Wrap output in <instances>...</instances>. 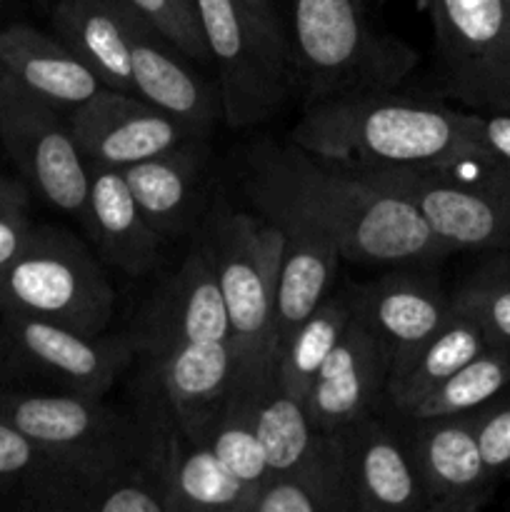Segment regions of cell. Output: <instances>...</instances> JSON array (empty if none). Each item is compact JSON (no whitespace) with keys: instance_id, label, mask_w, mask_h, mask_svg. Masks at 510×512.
<instances>
[{"instance_id":"1","label":"cell","mask_w":510,"mask_h":512,"mask_svg":"<svg viewBox=\"0 0 510 512\" xmlns=\"http://www.w3.org/2000/svg\"><path fill=\"white\" fill-rule=\"evenodd\" d=\"M243 190L265 220L328 238L345 260L400 265L450 255L413 205L295 143L250 148Z\"/></svg>"},{"instance_id":"2","label":"cell","mask_w":510,"mask_h":512,"mask_svg":"<svg viewBox=\"0 0 510 512\" xmlns=\"http://www.w3.org/2000/svg\"><path fill=\"white\" fill-rule=\"evenodd\" d=\"M290 140L345 165H428L483 148L473 133V110L395 90L308 105Z\"/></svg>"},{"instance_id":"3","label":"cell","mask_w":510,"mask_h":512,"mask_svg":"<svg viewBox=\"0 0 510 512\" xmlns=\"http://www.w3.org/2000/svg\"><path fill=\"white\" fill-rule=\"evenodd\" d=\"M348 168L413 205L450 253L510 250V160L503 155L478 148L428 165Z\"/></svg>"},{"instance_id":"4","label":"cell","mask_w":510,"mask_h":512,"mask_svg":"<svg viewBox=\"0 0 510 512\" xmlns=\"http://www.w3.org/2000/svg\"><path fill=\"white\" fill-rule=\"evenodd\" d=\"M288 43L305 105L395 90L415 60L370 28L365 0H290Z\"/></svg>"},{"instance_id":"5","label":"cell","mask_w":510,"mask_h":512,"mask_svg":"<svg viewBox=\"0 0 510 512\" xmlns=\"http://www.w3.org/2000/svg\"><path fill=\"white\" fill-rule=\"evenodd\" d=\"M195 5L218 73L225 125L240 130L273 118L298 90L283 30L265 23L245 0H195Z\"/></svg>"},{"instance_id":"6","label":"cell","mask_w":510,"mask_h":512,"mask_svg":"<svg viewBox=\"0 0 510 512\" xmlns=\"http://www.w3.org/2000/svg\"><path fill=\"white\" fill-rule=\"evenodd\" d=\"M113 308V285L90 250L68 230L33 228L23 250L0 268L3 313L103 333Z\"/></svg>"},{"instance_id":"7","label":"cell","mask_w":510,"mask_h":512,"mask_svg":"<svg viewBox=\"0 0 510 512\" xmlns=\"http://www.w3.org/2000/svg\"><path fill=\"white\" fill-rule=\"evenodd\" d=\"M283 243V228L263 215L238 210L220 213L203 243L228 310L238 365L243 368L275 365L273 310Z\"/></svg>"},{"instance_id":"8","label":"cell","mask_w":510,"mask_h":512,"mask_svg":"<svg viewBox=\"0 0 510 512\" xmlns=\"http://www.w3.org/2000/svg\"><path fill=\"white\" fill-rule=\"evenodd\" d=\"M445 93L475 113H510V0H423Z\"/></svg>"},{"instance_id":"9","label":"cell","mask_w":510,"mask_h":512,"mask_svg":"<svg viewBox=\"0 0 510 512\" xmlns=\"http://www.w3.org/2000/svg\"><path fill=\"white\" fill-rule=\"evenodd\" d=\"M0 145L40 198L85 225L88 163L75 143L68 113L8 75L0 85Z\"/></svg>"},{"instance_id":"10","label":"cell","mask_w":510,"mask_h":512,"mask_svg":"<svg viewBox=\"0 0 510 512\" xmlns=\"http://www.w3.org/2000/svg\"><path fill=\"white\" fill-rule=\"evenodd\" d=\"M0 418L50 455L90 460L148 458L150 438L138 423L80 393L0 390Z\"/></svg>"},{"instance_id":"11","label":"cell","mask_w":510,"mask_h":512,"mask_svg":"<svg viewBox=\"0 0 510 512\" xmlns=\"http://www.w3.org/2000/svg\"><path fill=\"white\" fill-rule=\"evenodd\" d=\"M128 335L135 350L148 358H158L180 345L233 340L223 293L205 245H195L180 268L155 290Z\"/></svg>"},{"instance_id":"12","label":"cell","mask_w":510,"mask_h":512,"mask_svg":"<svg viewBox=\"0 0 510 512\" xmlns=\"http://www.w3.org/2000/svg\"><path fill=\"white\" fill-rule=\"evenodd\" d=\"M68 120L85 163L105 168H125L168 153L188 140H198L173 115L140 95L105 85L93 98L70 110Z\"/></svg>"},{"instance_id":"13","label":"cell","mask_w":510,"mask_h":512,"mask_svg":"<svg viewBox=\"0 0 510 512\" xmlns=\"http://www.w3.org/2000/svg\"><path fill=\"white\" fill-rule=\"evenodd\" d=\"M3 320L20 358L70 393L103 398L138 355L128 333L108 338L15 313H3Z\"/></svg>"},{"instance_id":"14","label":"cell","mask_w":510,"mask_h":512,"mask_svg":"<svg viewBox=\"0 0 510 512\" xmlns=\"http://www.w3.org/2000/svg\"><path fill=\"white\" fill-rule=\"evenodd\" d=\"M410 440L425 512H478L490 503L498 478L480 453L475 413L413 420Z\"/></svg>"},{"instance_id":"15","label":"cell","mask_w":510,"mask_h":512,"mask_svg":"<svg viewBox=\"0 0 510 512\" xmlns=\"http://www.w3.org/2000/svg\"><path fill=\"white\" fill-rule=\"evenodd\" d=\"M388 373L390 358L383 343L353 313L303 398L310 423L333 433L370 415L383 400Z\"/></svg>"},{"instance_id":"16","label":"cell","mask_w":510,"mask_h":512,"mask_svg":"<svg viewBox=\"0 0 510 512\" xmlns=\"http://www.w3.org/2000/svg\"><path fill=\"white\" fill-rule=\"evenodd\" d=\"M128 43L133 93L173 115L193 138L208 135L210 128L223 118V108L218 88L195 70V60L133 8L128 18Z\"/></svg>"},{"instance_id":"17","label":"cell","mask_w":510,"mask_h":512,"mask_svg":"<svg viewBox=\"0 0 510 512\" xmlns=\"http://www.w3.org/2000/svg\"><path fill=\"white\" fill-rule=\"evenodd\" d=\"M340 430L348 445L355 512H425L410 433H398L373 413Z\"/></svg>"},{"instance_id":"18","label":"cell","mask_w":510,"mask_h":512,"mask_svg":"<svg viewBox=\"0 0 510 512\" xmlns=\"http://www.w3.org/2000/svg\"><path fill=\"white\" fill-rule=\"evenodd\" d=\"M355 315L373 330L390 370L408 360L453 313V295L430 275L388 273L353 288Z\"/></svg>"},{"instance_id":"19","label":"cell","mask_w":510,"mask_h":512,"mask_svg":"<svg viewBox=\"0 0 510 512\" xmlns=\"http://www.w3.org/2000/svg\"><path fill=\"white\" fill-rule=\"evenodd\" d=\"M150 360L168 420L190 438L203 440L238 375L233 340L180 345Z\"/></svg>"},{"instance_id":"20","label":"cell","mask_w":510,"mask_h":512,"mask_svg":"<svg viewBox=\"0 0 510 512\" xmlns=\"http://www.w3.org/2000/svg\"><path fill=\"white\" fill-rule=\"evenodd\" d=\"M150 465L173 512H248L255 488L238 478L205 440L190 438L168 420L160 440H150Z\"/></svg>"},{"instance_id":"21","label":"cell","mask_w":510,"mask_h":512,"mask_svg":"<svg viewBox=\"0 0 510 512\" xmlns=\"http://www.w3.org/2000/svg\"><path fill=\"white\" fill-rule=\"evenodd\" d=\"M0 63L8 78L65 113L103 88L63 40L25 23L0 30Z\"/></svg>"},{"instance_id":"22","label":"cell","mask_w":510,"mask_h":512,"mask_svg":"<svg viewBox=\"0 0 510 512\" xmlns=\"http://www.w3.org/2000/svg\"><path fill=\"white\" fill-rule=\"evenodd\" d=\"M83 228L100 255L125 275H145L158 263L163 238L140 213L120 168L88 163V218Z\"/></svg>"},{"instance_id":"23","label":"cell","mask_w":510,"mask_h":512,"mask_svg":"<svg viewBox=\"0 0 510 512\" xmlns=\"http://www.w3.org/2000/svg\"><path fill=\"white\" fill-rule=\"evenodd\" d=\"M128 18L125 0H58L53 30L105 88L133 93Z\"/></svg>"},{"instance_id":"24","label":"cell","mask_w":510,"mask_h":512,"mask_svg":"<svg viewBox=\"0 0 510 512\" xmlns=\"http://www.w3.org/2000/svg\"><path fill=\"white\" fill-rule=\"evenodd\" d=\"M248 512H355L343 430L323 433L315 453L295 470L268 475Z\"/></svg>"},{"instance_id":"25","label":"cell","mask_w":510,"mask_h":512,"mask_svg":"<svg viewBox=\"0 0 510 512\" xmlns=\"http://www.w3.org/2000/svg\"><path fill=\"white\" fill-rule=\"evenodd\" d=\"M200 170L203 148L190 145L188 140L168 153L125 165L120 173L155 233L160 238H175L183 235L193 218Z\"/></svg>"},{"instance_id":"26","label":"cell","mask_w":510,"mask_h":512,"mask_svg":"<svg viewBox=\"0 0 510 512\" xmlns=\"http://www.w3.org/2000/svg\"><path fill=\"white\" fill-rule=\"evenodd\" d=\"M340 260L343 255L328 238L305 230H285L275 288L273 360L300 323L328 298Z\"/></svg>"},{"instance_id":"27","label":"cell","mask_w":510,"mask_h":512,"mask_svg":"<svg viewBox=\"0 0 510 512\" xmlns=\"http://www.w3.org/2000/svg\"><path fill=\"white\" fill-rule=\"evenodd\" d=\"M483 330L468 315L453 308L450 318L430 335L408 360L395 365L388 373L383 400L393 413L408 418L410 410L433 393L445 378L463 368L468 360L488 348Z\"/></svg>"},{"instance_id":"28","label":"cell","mask_w":510,"mask_h":512,"mask_svg":"<svg viewBox=\"0 0 510 512\" xmlns=\"http://www.w3.org/2000/svg\"><path fill=\"white\" fill-rule=\"evenodd\" d=\"M253 420L270 475L288 473L303 465L323 438V430L310 423L303 400L280 388L273 370L260 375L255 385Z\"/></svg>"},{"instance_id":"29","label":"cell","mask_w":510,"mask_h":512,"mask_svg":"<svg viewBox=\"0 0 510 512\" xmlns=\"http://www.w3.org/2000/svg\"><path fill=\"white\" fill-rule=\"evenodd\" d=\"M273 370V365L265 368H243L238 365V375L230 388V395L225 398L223 408L210 423L205 433V443L210 445L215 455L238 475L243 483L258 490L268 480L270 468L265 460L263 445H260L258 433H255L253 420V395L260 375Z\"/></svg>"},{"instance_id":"30","label":"cell","mask_w":510,"mask_h":512,"mask_svg":"<svg viewBox=\"0 0 510 512\" xmlns=\"http://www.w3.org/2000/svg\"><path fill=\"white\" fill-rule=\"evenodd\" d=\"M355 313L353 290H340L330 293L308 318L300 323V328L290 335L288 343L275 355L273 375L283 390L295 395L298 400L305 398L315 373L335 343L340 340L343 330L348 328L350 318Z\"/></svg>"},{"instance_id":"31","label":"cell","mask_w":510,"mask_h":512,"mask_svg":"<svg viewBox=\"0 0 510 512\" xmlns=\"http://www.w3.org/2000/svg\"><path fill=\"white\" fill-rule=\"evenodd\" d=\"M510 390V350L488 345L480 355L445 378L430 395H425L408 420L468 415L485 408Z\"/></svg>"},{"instance_id":"32","label":"cell","mask_w":510,"mask_h":512,"mask_svg":"<svg viewBox=\"0 0 510 512\" xmlns=\"http://www.w3.org/2000/svg\"><path fill=\"white\" fill-rule=\"evenodd\" d=\"M453 308L475 320L490 345L510 350V270L503 260L465 280L453 293Z\"/></svg>"},{"instance_id":"33","label":"cell","mask_w":510,"mask_h":512,"mask_svg":"<svg viewBox=\"0 0 510 512\" xmlns=\"http://www.w3.org/2000/svg\"><path fill=\"white\" fill-rule=\"evenodd\" d=\"M138 15H143L153 28H158L173 45H178L195 63H210L208 45L195 0H125Z\"/></svg>"},{"instance_id":"34","label":"cell","mask_w":510,"mask_h":512,"mask_svg":"<svg viewBox=\"0 0 510 512\" xmlns=\"http://www.w3.org/2000/svg\"><path fill=\"white\" fill-rule=\"evenodd\" d=\"M48 453L35 445L28 435L0 418V495L15 503L25 485L33 480Z\"/></svg>"},{"instance_id":"35","label":"cell","mask_w":510,"mask_h":512,"mask_svg":"<svg viewBox=\"0 0 510 512\" xmlns=\"http://www.w3.org/2000/svg\"><path fill=\"white\" fill-rule=\"evenodd\" d=\"M475 435L490 473L510 480V390L475 410Z\"/></svg>"},{"instance_id":"36","label":"cell","mask_w":510,"mask_h":512,"mask_svg":"<svg viewBox=\"0 0 510 512\" xmlns=\"http://www.w3.org/2000/svg\"><path fill=\"white\" fill-rule=\"evenodd\" d=\"M33 233L30 223V195L23 183L0 175V268L23 250Z\"/></svg>"},{"instance_id":"37","label":"cell","mask_w":510,"mask_h":512,"mask_svg":"<svg viewBox=\"0 0 510 512\" xmlns=\"http://www.w3.org/2000/svg\"><path fill=\"white\" fill-rule=\"evenodd\" d=\"M473 133L483 148L510 160V113H475Z\"/></svg>"},{"instance_id":"38","label":"cell","mask_w":510,"mask_h":512,"mask_svg":"<svg viewBox=\"0 0 510 512\" xmlns=\"http://www.w3.org/2000/svg\"><path fill=\"white\" fill-rule=\"evenodd\" d=\"M245 3H248L250 8H253L255 13H258L260 18L265 20V23H270V25H275V28H280L278 10H275L273 0H245Z\"/></svg>"},{"instance_id":"39","label":"cell","mask_w":510,"mask_h":512,"mask_svg":"<svg viewBox=\"0 0 510 512\" xmlns=\"http://www.w3.org/2000/svg\"><path fill=\"white\" fill-rule=\"evenodd\" d=\"M503 263H505V268H508V270H510V250H508V253H505V258H503Z\"/></svg>"},{"instance_id":"40","label":"cell","mask_w":510,"mask_h":512,"mask_svg":"<svg viewBox=\"0 0 510 512\" xmlns=\"http://www.w3.org/2000/svg\"><path fill=\"white\" fill-rule=\"evenodd\" d=\"M3 78H5V70H3V63H0V85H3Z\"/></svg>"}]
</instances>
